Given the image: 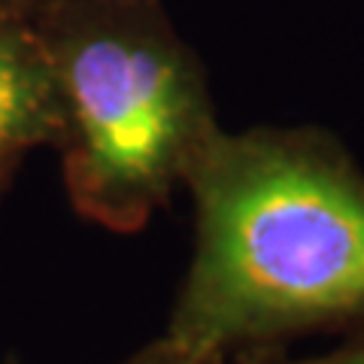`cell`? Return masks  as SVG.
<instances>
[{"instance_id":"obj_4","label":"cell","mask_w":364,"mask_h":364,"mask_svg":"<svg viewBox=\"0 0 364 364\" xmlns=\"http://www.w3.org/2000/svg\"><path fill=\"white\" fill-rule=\"evenodd\" d=\"M225 364H364V337L358 343H349L346 349L328 352V355H316V358H279L267 352L264 346L258 349H243L228 355Z\"/></svg>"},{"instance_id":"obj_2","label":"cell","mask_w":364,"mask_h":364,"mask_svg":"<svg viewBox=\"0 0 364 364\" xmlns=\"http://www.w3.org/2000/svg\"><path fill=\"white\" fill-rule=\"evenodd\" d=\"M61 100L64 186L107 231H140L222 131L207 67L164 0H55L31 21Z\"/></svg>"},{"instance_id":"obj_5","label":"cell","mask_w":364,"mask_h":364,"mask_svg":"<svg viewBox=\"0 0 364 364\" xmlns=\"http://www.w3.org/2000/svg\"><path fill=\"white\" fill-rule=\"evenodd\" d=\"M119 364H225V358L200 355V352H191L186 346H179L176 340L161 334L158 340L146 343L143 349H136L131 358H124Z\"/></svg>"},{"instance_id":"obj_1","label":"cell","mask_w":364,"mask_h":364,"mask_svg":"<svg viewBox=\"0 0 364 364\" xmlns=\"http://www.w3.org/2000/svg\"><path fill=\"white\" fill-rule=\"evenodd\" d=\"M195 252L164 337L228 358L364 325V173L318 128L219 131L186 179Z\"/></svg>"},{"instance_id":"obj_6","label":"cell","mask_w":364,"mask_h":364,"mask_svg":"<svg viewBox=\"0 0 364 364\" xmlns=\"http://www.w3.org/2000/svg\"><path fill=\"white\" fill-rule=\"evenodd\" d=\"M49 4L55 0H0V13L4 16H18V18H28L33 21Z\"/></svg>"},{"instance_id":"obj_3","label":"cell","mask_w":364,"mask_h":364,"mask_svg":"<svg viewBox=\"0 0 364 364\" xmlns=\"http://www.w3.org/2000/svg\"><path fill=\"white\" fill-rule=\"evenodd\" d=\"M61 136V100L40 37L28 18L0 13V198L37 149Z\"/></svg>"}]
</instances>
